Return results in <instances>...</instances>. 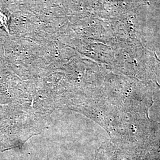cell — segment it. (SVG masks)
<instances>
[{"label":"cell","instance_id":"6da1fadb","mask_svg":"<svg viewBox=\"0 0 160 160\" xmlns=\"http://www.w3.org/2000/svg\"><path fill=\"white\" fill-rule=\"evenodd\" d=\"M7 17L3 13L0 12V27H4L6 28H8L7 26Z\"/></svg>","mask_w":160,"mask_h":160}]
</instances>
